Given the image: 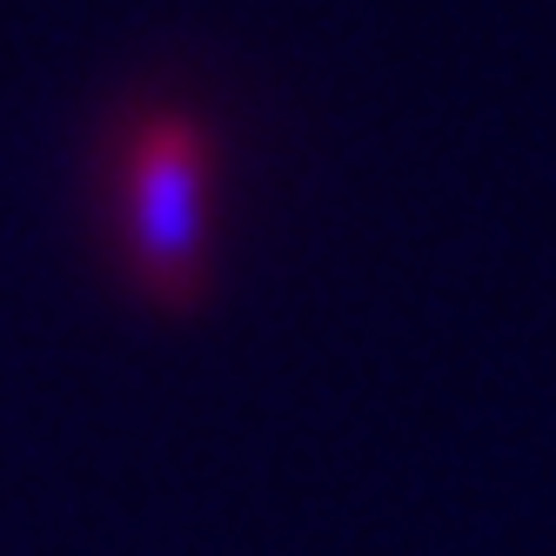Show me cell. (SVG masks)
<instances>
[{"instance_id":"obj_1","label":"cell","mask_w":556,"mask_h":556,"mask_svg":"<svg viewBox=\"0 0 556 556\" xmlns=\"http://www.w3.org/2000/svg\"><path fill=\"white\" fill-rule=\"evenodd\" d=\"M208 128L188 108H148L122 135L128 275L162 308H188L208 282Z\"/></svg>"}]
</instances>
